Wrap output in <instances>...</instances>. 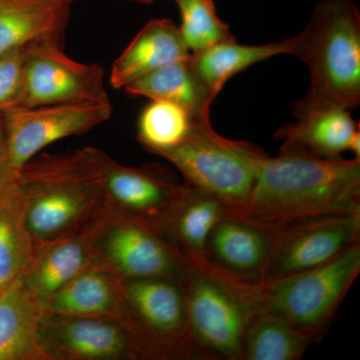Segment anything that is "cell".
Segmentation results:
<instances>
[{"mask_svg":"<svg viewBox=\"0 0 360 360\" xmlns=\"http://www.w3.org/2000/svg\"><path fill=\"white\" fill-rule=\"evenodd\" d=\"M229 214L274 229L309 217L360 215V158L265 155L250 198Z\"/></svg>","mask_w":360,"mask_h":360,"instance_id":"obj_1","label":"cell"},{"mask_svg":"<svg viewBox=\"0 0 360 360\" xmlns=\"http://www.w3.org/2000/svg\"><path fill=\"white\" fill-rule=\"evenodd\" d=\"M103 149L35 155L18 174L28 231L34 246L89 231L106 210Z\"/></svg>","mask_w":360,"mask_h":360,"instance_id":"obj_2","label":"cell"},{"mask_svg":"<svg viewBox=\"0 0 360 360\" xmlns=\"http://www.w3.org/2000/svg\"><path fill=\"white\" fill-rule=\"evenodd\" d=\"M288 54L307 65L310 84L293 105L295 117L360 103V11L352 0H323L309 25L288 39Z\"/></svg>","mask_w":360,"mask_h":360,"instance_id":"obj_3","label":"cell"},{"mask_svg":"<svg viewBox=\"0 0 360 360\" xmlns=\"http://www.w3.org/2000/svg\"><path fill=\"white\" fill-rule=\"evenodd\" d=\"M360 272V241L319 266L292 276L241 283L250 311L283 317L316 342L326 335Z\"/></svg>","mask_w":360,"mask_h":360,"instance_id":"obj_4","label":"cell"},{"mask_svg":"<svg viewBox=\"0 0 360 360\" xmlns=\"http://www.w3.org/2000/svg\"><path fill=\"white\" fill-rule=\"evenodd\" d=\"M156 155L176 167L184 186L212 194L232 210L250 198L265 153L248 142L221 136L207 118L194 120L184 141Z\"/></svg>","mask_w":360,"mask_h":360,"instance_id":"obj_5","label":"cell"},{"mask_svg":"<svg viewBox=\"0 0 360 360\" xmlns=\"http://www.w3.org/2000/svg\"><path fill=\"white\" fill-rule=\"evenodd\" d=\"M181 283L198 359L241 360L251 311L239 281L210 265L193 264Z\"/></svg>","mask_w":360,"mask_h":360,"instance_id":"obj_6","label":"cell"},{"mask_svg":"<svg viewBox=\"0 0 360 360\" xmlns=\"http://www.w3.org/2000/svg\"><path fill=\"white\" fill-rule=\"evenodd\" d=\"M118 281L142 359H198L189 338L181 281L165 277Z\"/></svg>","mask_w":360,"mask_h":360,"instance_id":"obj_7","label":"cell"},{"mask_svg":"<svg viewBox=\"0 0 360 360\" xmlns=\"http://www.w3.org/2000/svg\"><path fill=\"white\" fill-rule=\"evenodd\" d=\"M91 238L94 264L118 278L182 281L193 265L155 227L108 210L91 227Z\"/></svg>","mask_w":360,"mask_h":360,"instance_id":"obj_8","label":"cell"},{"mask_svg":"<svg viewBox=\"0 0 360 360\" xmlns=\"http://www.w3.org/2000/svg\"><path fill=\"white\" fill-rule=\"evenodd\" d=\"M59 37L25 45V89L20 108L110 101L103 68L66 56Z\"/></svg>","mask_w":360,"mask_h":360,"instance_id":"obj_9","label":"cell"},{"mask_svg":"<svg viewBox=\"0 0 360 360\" xmlns=\"http://www.w3.org/2000/svg\"><path fill=\"white\" fill-rule=\"evenodd\" d=\"M37 342L44 360L142 359L141 345L129 326L104 317L41 310Z\"/></svg>","mask_w":360,"mask_h":360,"instance_id":"obj_10","label":"cell"},{"mask_svg":"<svg viewBox=\"0 0 360 360\" xmlns=\"http://www.w3.org/2000/svg\"><path fill=\"white\" fill-rule=\"evenodd\" d=\"M110 101L49 104L21 108L2 113L7 153L16 174L53 142L84 134L108 122Z\"/></svg>","mask_w":360,"mask_h":360,"instance_id":"obj_11","label":"cell"},{"mask_svg":"<svg viewBox=\"0 0 360 360\" xmlns=\"http://www.w3.org/2000/svg\"><path fill=\"white\" fill-rule=\"evenodd\" d=\"M360 241V215L309 217L274 233L262 281H276L319 266Z\"/></svg>","mask_w":360,"mask_h":360,"instance_id":"obj_12","label":"cell"},{"mask_svg":"<svg viewBox=\"0 0 360 360\" xmlns=\"http://www.w3.org/2000/svg\"><path fill=\"white\" fill-rule=\"evenodd\" d=\"M103 188L110 212L155 227L184 193L186 186L163 167H127L108 155Z\"/></svg>","mask_w":360,"mask_h":360,"instance_id":"obj_13","label":"cell"},{"mask_svg":"<svg viewBox=\"0 0 360 360\" xmlns=\"http://www.w3.org/2000/svg\"><path fill=\"white\" fill-rule=\"evenodd\" d=\"M276 231L226 215L208 236L203 264L241 283H260Z\"/></svg>","mask_w":360,"mask_h":360,"instance_id":"obj_14","label":"cell"},{"mask_svg":"<svg viewBox=\"0 0 360 360\" xmlns=\"http://www.w3.org/2000/svg\"><path fill=\"white\" fill-rule=\"evenodd\" d=\"M229 206L219 198L186 186L184 193L155 229L187 262L200 265L205 264L206 243L210 232L229 215Z\"/></svg>","mask_w":360,"mask_h":360,"instance_id":"obj_15","label":"cell"},{"mask_svg":"<svg viewBox=\"0 0 360 360\" xmlns=\"http://www.w3.org/2000/svg\"><path fill=\"white\" fill-rule=\"evenodd\" d=\"M94 264L91 229L34 246L21 283L39 302L56 295Z\"/></svg>","mask_w":360,"mask_h":360,"instance_id":"obj_16","label":"cell"},{"mask_svg":"<svg viewBox=\"0 0 360 360\" xmlns=\"http://www.w3.org/2000/svg\"><path fill=\"white\" fill-rule=\"evenodd\" d=\"M189 56L191 52L182 41L179 26L167 18L150 20L112 63L110 85L124 89L151 71Z\"/></svg>","mask_w":360,"mask_h":360,"instance_id":"obj_17","label":"cell"},{"mask_svg":"<svg viewBox=\"0 0 360 360\" xmlns=\"http://www.w3.org/2000/svg\"><path fill=\"white\" fill-rule=\"evenodd\" d=\"M39 303L46 311L104 317L129 326L118 277L96 265L85 269L56 295Z\"/></svg>","mask_w":360,"mask_h":360,"instance_id":"obj_18","label":"cell"},{"mask_svg":"<svg viewBox=\"0 0 360 360\" xmlns=\"http://www.w3.org/2000/svg\"><path fill=\"white\" fill-rule=\"evenodd\" d=\"M296 122L277 130L276 137L283 141L281 151H298L319 158H341L359 130L349 110L326 108L295 117Z\"/></svg>","mask_w":360,"mask_h":360,"instance_id":"obj_19","label":"cell"},{"mask_svg":"<svg viewBox=\"0 0 360 360\" xmlns=\"http://www.w3.org/2000/svg\"><path fill=\"white\" fill-rule=\"evenodd\" d=\"M189 58L151 71L127 85L125 91L176 104L194 120L210 118V108L217 96L194 70Z\"/></svg>","mask_w":360,"mask_h":360,"instance_id":"obj_20","label":"cell"},{"mask_svg":"<svg viewBox=\"0 0 360 360\" xmlns=\"http://www.w3.org/2000/svg\"><path fill=\"white\" fill-rule=\"evenodd\" d=\"M70 6L45 0H0V56L46 37L61 39Z\"/></svg>","mask_w":360,"mask_h":360,"instance_id":"obj_21","label":"cell"},{"mask_svg":"<svg viewBox=\"0 0 360 360\" xmlns=\"http://www.w3.org/2000/svg\"><path fill=\"white\" fill-rule=\"evenodd\" d=\"M41 307L21 279L0 295V360H44L37 342Z\"/></svg>","mask_w":360,"mask_h":360,"instance_id":"obj_22","label":"cell"},{"mask_svg":"<svg viewBox=\"0 0 360 360\" xmlns=\"http://www.w3.org/2000/svg\"><path fill=\"white\" fill-rule=\"evenodd\" d=\"M33 251L25 205L15 181L0 191V290L20 281L32 262Z\"/></svg>","mask_w":360,"mask_h":360,"instance_id":"obj_23","label":"cell"},{"mask_svg":"<svg viewBox=\"0 0 360 360\" xmlns=\"http://www.w3.org/2000/svg\"><path fill=\"white\" fill-rule=\"evenodd\" d=\"M288 39L262 45H243L232 39L191 53L189 59L196 73L217 96L234 75L260 61L288 54Z\"/></svg>","mask_w":360,"mask_h":360,"instance_id":"obj_24","label":"cell"},{"mask_svg":"<svg viewBox=\"0 0 360 360\" xmlns=\"http://www.w3.org/2000/svg\"><path fill=\"white\" fill-rule=\"evenodd\" d=\"M315 341L276 314L251 312L241 360H300Z\"/></svg>","mask_w":360,"mask_h":360,"instance_id":"obj_25","label":"cell"},{"mask_svg":"<svg viewBox=\"0 0 360 360\" xmlns=\"http://www.w3.org/2000/svg\"><path fill=\"white\" fill-rule=\"evenodd\" d=\"M194 118L176 104L153 101L142 110L137 127V139L156 155L180 143L193 127Z\"/></svg>","mask_w":360,"mask_h":360,"instance_id":"obj_26","label":"cell"},{"mask_svg":"<svg viewBox=\"0 0 360 360\" xmlns=\"http://www.w3.org/2000/svg\"><path fill=\"white\" fill-rule=\"evenodd\" d=\"M181 15L179 30L182 41L191 53L236 39L217 14L213 0H174Z\"/></svg>","mask_w":360,"mask_h":360,"instance_id":"obj_27","label":"cell"},{"mask_svg":"<svg viewBox=\"0 0 360 360\" xmlns=\"http://www.w3.org/2000/svg\"><path fill=\"white\" fill-rule=\"evenodd\" d=\"M25 46L0 56V113L20 108L25 89Z\"/></svg>","mask_w":360,"mask_h":360,"instance_id":"obj_28","label":"cell"},{"mask_svg":"<svg viewBox=\"0 0 360 360\" xmlns=\"http://www.w3.org/2000/svg\"><path fill=\"white\" fill-rule=\"evenodd\" d=\"M18 179V174L13 169L7 153L6 131L4 120L0 113V191L13 184Z\"/></svg>","mask_w":360,"mask_h":360,"instance_id":"obj_29","label":"cell"},{"mask_svg":"<svg viewBox=\"0 0 360 360\" xmlns=\"http://www.w3.org/2000/svg\"><path fill=\"white\" fill-rule=\"evenodd\" d=\"M348 150L354 153V158H360V130L355 134Z\"/></svg>","mask_w":360,"mask_h":360,"instance_id":"obj_30","label":"cell"},{"mask_svg":"<svg viewBox=\"0 0 360 360\" xmlns=\"http://www.w3.org/2000/svg\"><path fill=\"white\" fill-rule=\"evenodd\" d=\"M45 1L53 2V4H63V6H71L73 2L77 0H45Z\"/></svg>","mask_w":360,"mask_h":360,"instance_id":"obj_31","label":"cell"},{"mask_svg":"<svg viewBox=\"0 0 360 360\" xmlns=\"http://www.w3.org/2000/svg\"><path fill=\"white\" fill-rule=\"evenodd\" d=\"M136 1H141V2H151V1H155V0H136Z\"/></svg>","mask_w":360,"mask_h":360,"instance_id":"obj_32","label":"cell"},{"mask_svg":"<svg viewBox=\"0 0 360 360\" xmlns=\"http://www.w3.org/2000/svg\"><path fill=\"white\" fill-rule=\"evenodd\" d=\"M1 292H2V291H1V290H0V295H1Z\"/></svg>","mask_w":360,"mask_h":360,"instance_id":"obj_33","label":"cell"}]
</instances>
